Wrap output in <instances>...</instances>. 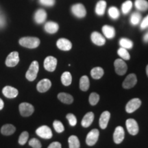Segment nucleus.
<instances>
[{"label": "nucleus", "instance_id": "5", "mask_svg": "<svg viewBox=\"0 0 148 148\" xmlns=\"http://www.w3.org/2000/svg\"><path fill=\"white\" fill-rule=\"evenodd\" d=\"M34 111V106L29 103L23 102L20 103L19 112L23 116H29L32 114Z\"/></svg>", "mask_w": 148, "mask_h": 148}, {"label": "nucleus", "instance_id": "2", "mask_svg": "<svg viewBox=\"0 0 148 148\" xmlns=\"http://www.w3.org/2000/svg\"><path fill=\"white\" fill-rule=\"evenodd\" d=\"M38 70H39V65H38V62L37 61L34 60L31 63L29 66L28 70L25 74V77L28 79L29 81H34L36 78L37 74L38 73Z\"/></svg>", "mask_w": 148, "mask_h": 148}, {"label": "nucleus", "instance_id": "15", "mask_svg": "<svg viewBox=\"0 0 148 148\" xmlns=\"http://www.w3.org/2000/svg\"><path fill=\"white\" fill-rule=\"evenodd\" d=\"M91 40L94 44L97 45L98 46H102L106 42V40H105L104 37L101 35L100 33L97 32H94L91 34Z\"/></svg>", "mask_w": 148, "mask_h": 148}, {"label": "nucleus", "instance_id": "33", "mask_svg": "<svg viewBox=\"0 0 148 148\" xmlns=\"http://www.w3.org/2000/svg\"><path fill=\"white\" fill-rule=\"evenodd\" d=\"M132 7V2L130 0H127V1H125L124 3L122 4L121 6V10L122 12H123L124 14H126L130 12V10H131Z\"/></svg>", "mask_w": 148, "mask_h": 148}, {"label": "nucleus", "instance_id": "35", "mask_svg": "<svg viewBox=\"0 0 148 148\" xmlns=\"http://www.w3.org/2000/svg\"><path fill=\"white\" fill-rule=\"evenodd\" d=\"M108 14L113 19H116L119 16V11L116 7H111L108 10Z\"/></svg>", "mask_w": 148, "mask_h": 148}, {"label": "nucleus", "instance_id": "43", "mask_svg": "<svg viewBox=\"0 0 148 148\" xmlns=\"http://www.w3.org/2000/svg\"><path fill=\"white\" fill-rule=\"evenodd\" d=\"M47 148H61V144L59 142H53Z\"/></svg>", "mask_w": 148, "mask_h": 148}, {"label": "nucleus", "instance_id": "7", "mask_svg": "<svg viewBox=\"0 0 148 148\" xmlns=\"http://www.w3.org/2000/svg\"><path fill=\"white\" fill-rule=\"evenodd\" d=\"M19 62V57L17 51L11 52L8 56L6 60H5V65L8 67H13L15 66Z\"/></svg>", "mask_w": 148, "mask_h": 148}, {"label": "nucleus", "instance_id": "20", "mask_svg": "<svg viewBox=\"0 0 148 148\" xmlns=\"http://www.w3.org/2000/svg\"><path fill=\"white\" fill-rule=\"evenodd\" d=\"M44 28H45V30L47 33H49V34H54V33L57 32V31L58 30L59 26L58 23H55V22L49 21L45 23Z\"/></svg>", "mask_w": 148, "mask_h": 148}, {"label": "nucleus", "instance_id": "46", "mask_svg": "<svg viewBox=\"0 0 148 148\" xmlns=\"http://www.w3.org/2000/svg\"><path fill=\"white\" fill-rule=\"evenodd\" d=\"M3 106H4V103H3L2 99L0 98V110H1V109L3 108Z\"/></svg>", "mask_w": 148, "mask_h": 148}, {"label": "nucleus", "instance_id": "30", "mask_svg": "<svg viewBox=\"0 0 148 148\" xmlns=\"http://www.w3.org/2000/svg\"><path fill=\"white\" fill-rule=\"evenodd\" d=\"M68 142H69V148H79L80 147L78 138L75 135H72V136H69Z\"/></svg>", "mask_w": 148, "mask_h": 148}, {"label": "nucleus", "instance_id": "40", "mask_svg": "<svg viewBox=\"0 0 148 148\" xmlns=\"http://www.w3.org/2000/svg\"><path fill=\"white\" fill-rule=\"evenodd\" d=\"M66 119H68L69 124L70 125H71V126H75V125L77 124V119L74 114L71 113L68 114L67 115H66Z\"/></svg>", "mask_w": 148, "mask_h": 148}, {"label": "nucleus", "instance_id": "13", "mask_svg": "<svg viewBox=\"0 0 148 148\" xmlns=\"http://www.w3.org/2000/svg\"><path fill=\"white\" fill-rule=\"evenodd\" d=\"M124 130L121 126L116 127L113 134V140L116 144H119L124 139Z\"/></svg>", "mask_w": 148, "mask_h": 148}, {"label": "nucleus", "instance_id": "25", "mask_svg": "<svg viewBox=\"0 0 148 148\" xmlns=\"http://www.w3.org/2000/svg\"><path fill=\"white\" fill-rule=\"evenodd\" d=\"M106 8V2L103 0L98 1L95 7V12L98 15H103Z\"/></svg>", "mask_w": 148, "mask_h": 148}, {"label": "nucleus", "instance_id": "24", "mask_svg": "<svg viewBox=\"0 0 148 148\" xmlns=\"http://www.w3.org/2000/svg\"><path fill=\"white\" fill-rule=\"evenodd\" d=\"M102 32L105 36L108 38H112L115 36V30L114 27L110 25H103L102 27Z\"/></svg>", "mask_w": 148, "mask_h": 148}, {"label": "nucleus", "instance_id": "19", "mask_svg": "<svg viewBox=\"0 0 148 148\" xmlns=\"http://www.w3.org/2000/svg\"><path fill=\"white\" fill-rule=\"evenodd\" d=\"M47 18V13L42 9H39L34 14V20L37 23H42L46 20Z\"/></svg>", "mask_w": 148, "mask_h": 148}, {"label": "nucleus", "instance_id": "14", "mask_svg": "<svg viewBox=\"0 0 148 148\" xmlns=\"http://www.w3.org/2000/svg\"><path fill=\"white\" fill-rule=\"evenodd\" d=\"M51 86V82L49 79H41L39 82L37 84L36 88L38 92H45L47 91Z\"/></svg>", "mask_w": 148, "mask_h": 148}, {"label": "nucleus", "instance_id": "44", "mask_svg": "<svg viewBox=\"0 0 148 148\" xmlns=\"http://www.w3.org/2000/svg\"><path fill=\"white\" fill-rule=\"evenodd\" d=\"M5 24V18L0 12V27H2Z\"/></svg>", "mask_w": 148, "mask_h": 148}, {"label": "nucleus", "instance_id": "3", "mask_svg": "<svg viewBox=\"0 0 148 148\" xmlns=\"http://www.w3.org/2000/svg\"><path fill=\"white\" fill-rule=\"evenodd\" d=\"M114 69L116 74L119 75H123L126 73L127 66L125 62L122 59H116L114 62Z\"/></svg>", "mask_w": 148, "mask_h": 148}, {"label": "nucleus", "instance_id": "37", "mask_svg": "<svg viewBox=\"0 0 148 148\" xmlns=\"http://www.w3.org/2000/svg\"><path fill=\"white\" fill-rule=\"evenodd\" d=\"M88 100H89V103H90V105L95 106V105L97 104L99 100V95L97 93H96V92H92L89 96Z\"/></svg>", "mask_w": 148, "mask_h": 148}, {"label": "nucleus", "instance_id": "26", "mask_svg": "<svg viewBox=\"0 0 148 148\" xmlns=\"http://www.w3.org/2000/svg\"><path fill=\"white\" fill-rule=\"evenodd\" d=\"M90 86V82L86 75H83L79 80V88L82 91H86Z\"/></svg>", "mask_w": 148, "mask_h": 148}, {"label": "nucleus", "instance_id": "11", "mask_svg": "<svg viewBox=\"0 0 148 148\" xmlns=\"http://www.w3.org/2000/svg\"><path fill=\"white\" fill-rule=\"evenodd\" d=\"M126 127L128 132L131 135H136L138 132V125L137 122L133 119H128L126 121Z\"/></svg>", "mask_w": 148, "mask_h": 148}, {"label": "nucleus", "instance_id": "21", "mask_svg": "<svg viewBox=\"0 0 148 148\" xmlns=\"http://www.w3.org/2000/svg\"><path fill=\"white\" fill-rule=\"evenodd\" d=\"M94 119V114L93 112H89L86 113L83 117L82 120V125L84 127H89L92 123Z\"/></svg>", "mask_w": 148, "mask_h": 148}, {"label": "nucleus", "instance_id": "27", "mask_svg": "<svg viewBox=\"0 0 148 148\" xmlns=\"http://www.w3.org/2000/svg\"><path fill=\"white\" fill-rule=\"evenodd\" d=\"M61 82L64 86H69L72 82L71 74L69 71H65L61 75Z\"/></svg>", "mask_w": 148, "mask_h": 148}, {"label": "nucleus", "instance_id": "38", "mask_svg": "<svg viewBox=\"0 0 148 148\" xmlns=\"http://www.w3.org/2000/svg\"><path fill=\"white\" fill-rule=\"evenodd\" d=\"M53 127H54V130L58 133H61L64 130V125L60 121H57V120H56V121H53Z\"/></svg>", "mask_w": 148, "mask_h": 148}, {"label": "nucleus", "instance_id": "47", "mask_svg": "<svg viewBox=\"0 0 148 148\" xmlns=\"http://www.w3.org/2000/svg\"><path fill=\"white\" fill-rule=\"evenodd\" d=\"M146 73H147V75L148 77V65L147 66V67H146Z\"/></svg>", "mask_w": 148, "mask_h": 148}, {"label": "nucleus", "instance_id": "8", "mask_svg": "<svg viewBox=\"0 0 148 148\" xmlns=\"http://www.w3.org/2000/svg\"><path fill=\"white\" fill-rule=\"evenodd\" d=\"M141 105V101L138 98H134L131 99L127 102L125 106V110L127 113H132L135 110H137Z\"/></svg>", "mask_w": 148, "mask_h": 148}, {"label": "nucleus", "instance_id": "36", "mask_svg": "<svg viewBox=\"0 0 148 148\" xmlns=\"http://www.w3.org/2000/svg\"><path fill=\"white\" fill-rule=\"evenodd\" d=\"M29 137V134L28 132L25 131V132H23L19 136V138H18V143L21 145H25V143H27V140H28Z\"/></svg>", "mask_w": 148, "mask_h": 148}, {"label": "nucleus", "instance_id": "18", "mask_svg": "<svg viewBox=\"0 0 148 148\" xmlns=\"http://www.w3.org/2000/svg\"><path fill=\"white\" fill-rule=\"evenodd\" d=\"M110 117V113L108 111H104L101 113L99 118V126L101 128L105 129L108 125L109 119Z\"/></svg>", "mask_w": 148, "mask_h": 148}, {"label": "nucleus", "instance_id": "29", "mask_svg": "<svg viewBox=\"0 0 148 148\" xmlns=\"http://www.w3.org/2000/svg\"><path fill=\"white\" fill-rule=\"evenodd\" d=\"M134 4L138 10L145 11L148 9V2L146 0H136Z\"/></svg>", "mask_w": 148, "mask_h": 148}, {"label": "nucleus", "instance_id": "32", "mask_svg": "<svg viewBox=\"0 0 148 148\" xmlns=\"http://www.w3.org/2000/svg\"><path fill=\"white\" fill-rule=\"evenodd\" d=\"M117 53L122 59H123V60H130V56L129 52L127 51L126 49H125V48H119L117 51Z\"/></svg>", "mask_w": 148, "mask_h": 148}, {"label": "nucleus", "instance_id": "34", "mask_svg": "<svg viewBox=\"0 0 148 148\" xmlns=\"http://www.w3.org/2000/svg\"><path fill=\"white\" fill-rule=\"evenodd\" d=\"M141 19V14L139 12H134L130 17V22L132 25H136L139 23V22Z\"/></svg>", "mask_w": 148, "mask_h": 148}, {"label": "nucleus", "instance_id": "23", "mask_svg": "<svg viewBox=\"0 0 148 148\" xmlns=\"http://www.w3.org/2000/svg\"><path fill=\"white\" fill-rule=\"evenodd\" d=\"M16 130V127L12 124H5L3 125L1 128V133L3 135L9 136L13 134Z\"/></svg>", "mask_w": 148, "mask_h": 148}, {"label": "nucleus", "instance_id": "31", "mask_svg": "<svg viewBox=\"0 0 148 148\" xmlns=\"http://www.w3.org/2000/svg\"><path fill=\"white\" fill-rule=\"evenodd\" d=\"M119 45H121V47L125 48V49H131L133 47V42L132 40L130 39H127V38H123L119 40Z\"/></svg>", "mask_w": 148, "mask_h": 148}, {"label": "nucleus", "instance_id": "17", "mask_svg": "<svg viewBox=\"0 0 148 148\" xmlns=\"http://www.w3.org/2000/svg\"><path fill=\"white\" fill-rule=\"evenodd\" d=\"M2 92L5 97L10 98V99L16 97V96L18 95V93L17 89H16L15 88L12 87V86H5V87L3 88Z\"/></svg>", "mask_w": 148, "mask_h": 148}, {"label": "nucleus", "instance_id": "10", "mask_svg": "<svg viewBox=\"0 0 148 148\" xmlns=\"http://www.w3.org/2000/svg\"><path fill=\"white\" fill-rule=\"evenodd\" d=\"M72 13L78 18H83L86 16V11L84 6L81 3H77L71 7Z\"/></svg>", "mask_w": 148, "mask_h": 148}, {"label": "nucleus", "instance_id": "28", "mask_svg": "<svg viewBox=\"0 0 148 148\" xmlns=\"http://www.w3.org/2000/svg\"><path fill=\"white\" fill-rule=\"evenodd\" d=\"M103 69L101 67H95L93 68L90 71V75L92 78L98 79H100L101 77L103 75Z\"/></svg>", "mask_w": 148, "mask_h": 148}, {"label": "nucleus", "instance_id": "41", "mask_svg": "<svg viewBox=\"0 0 148 148\" xmlns=\"http://www.w3.org/2000/svg\"><path fill=\"white\" fill-rule=\"evenodd\" d=\"M40 4L46 6H52L54 5L55 0H38Z\"/></svg>", "mask_w": 148, "mask_h": 148}, {"label": "nucleus", "instance_id": "42", "mask_svg": "<svg viewBox=\"0 0 148 148\" xmlns=\"http://www.w3.org/2000/svg\"><path fill=\"white\" fill-rule=\"evenodd\" d=\"M140 29H144L148 27V15H147L144 18V19L142 21L141 23H140Z\"/></svg>", "mask_w": 148, "mask_h": 148}, {"label": "nucleus", "instance_id": "45", "mask_svg": "<svg viewBox=\"0 0 148 148\" xmlns=\"http://www.w3.org/2000/svg\"><path fill=\"white\" fill-rule=\"evenodd\" d=\"M143 40H144V42H148V31L147 32V33H146V34L144 35Z\"/></svg>", "mask_w": 148, "mask_h": 148}, {"label": "nucleus", "instance_id": "39", "mask_svg": "<svg viewBox=\"0 0 148 148\" xmlns=\"http://www.w3.org/2000/svg\"><path fill=\"white\" fill-rule=\"evenodd\" d=\"M29 145L33 148H41L42 147L40 140H38L37 138H32L31 140H29Z\"/></svg>", "mask_w": 148, "mask_h": 148}, {"label": "nucleus", "instance_id": "16", "mask_svg": "<svg viewBox=\"0 0 148 148\" xmlns=\"http://www.w3.org/2000/svg\"><path fill=\"white\" fill-rule=\"evenodd\" d=\"M56 45L59 49L63 51H69L71 49L72 44L68 39L60 38L56 42Z\"/></svg>", "mask_w": 148, "mask_h": 148}, {"label": "nucleus", "instance_id": "4", "mask_svg": "<svg viewBox=\"0 0 148 148\" xmlns=\"http://www.w3.org/2000/svg\"><path fill=\"white\" fill-rule=\"evenodd\" d=\"M36 134L40 138H45V139H49L52 137V132L51 130L47 125H42L36 129Z\"/></svg>", "mask_w": 148, "mask_h": 148}, {"label": "nucleus", "instance_id": "1", "mask_svg": "<svg viewBox=\"0 0 148 148\" xmlns=\"http://www.w3.org/2000/svg\"><path fill=\"white\" fill-rule=\"evenodd\" d=\"M19 44L23 47L34 49L40 45V40L36 37H23L19 40Z\"/></svg>", "mask_w": 148, "mask_h": 148}, {"label": "nucleus", "instance_id": "9", "mask_svg": "<svg viewBox=\"0 0 148 148\" xmlns=\"http://www.w3.org/2000/svg\"><path fill=\"white\" fill-rule=\"evenodd\" d=\"M57 66V59L53 56H47L44 60V67L47 71L52 72L55 71Z\"/></svg>", "mask_w": 148, "mask_h": 148}, {"label": "nucleus", "instance_id": "22", "mask_svg": "<svg viewBox=\"0 0 148 148\" xmlns=\"http://www.w3.org/2000/svg\"><path fill=\"white\" fill-rule=\"evenodd\" d=\"M58 98L62 103L66 104H71L73 101V97L70 94L65 93V92H60L58 95Z\"/></svg>", "mask_w": 148, "mask_h": 148}, {"label": "nucleus", "instance_id": "12", "mask_svg": "<svg viewBox=\"0 0 148 148\" xmlns=\"http://www.w3.org/2000/svg\"><path fill=\"white\" fill-rule=\"evenodd\" d=\"M136 82H137V78H136V75L134 73H131L127 75L126 78L123 82V87L126 89L128 88H131L136 85Z\"/></svg>", "mask_w": 148, "mask_h": 148}, {"label": "nucleus", "instance_id": "6", "mask_svg": "<svg viewBox=\"0 0 148 148\" xmlns=\"http://www.w3.org/2000/svg\"><path fill=\"white\" fill-rule=\"evenodd\" d=\"M99 132L97 129L92 130L86 136V143L88 145L92 146L97 143L98 138H99Z\"/></svg>", "mask_w": 148, "mask_h": 148}]
</instances>
